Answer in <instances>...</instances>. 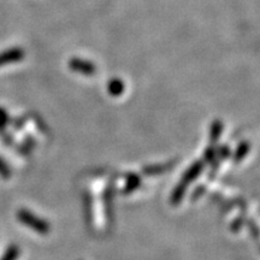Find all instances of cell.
<instances>
[{"label": "cell", "instance_id": "5", "mask_svg": "<svg viewBox=\"0 0 260 260\" xmlns=\"http://www.w3.org/2000/svg\"><path fill=\"white\" fill-rule=\"evenodd\" d=\"M124 90V84L121 80H112L111 82L109 84V92L112 94V95L118 96L121 95Z\"/></svg>", "mask_w": 260, "mask_h": 260}, {"label": "cell", "instance_id": "2", "mask_svg": "<svg viewBox=\"0 0 260 260\" xmlns=\"http://www.w3.org/2000/svg\"><path fill=\"white\" fill-rule=\"evenodd\" d=\"M69 67L73 71H76V73H80L83 75H92L94 74V71H95V67H94L90 61L79 59V58H74V59H71L69 63Z\"/></svg>", "mask_w": 260, "mask_h": 260}, {"label": "cell", "instance_id": "9", "mask_svg": "<svg viewBox=\"0 0 260 260\" xmlns=\"http://www.w3.org/2000/svg\"><path fill=\"white\" fill-rule=\"evenodd\" d=\"M17 255H18L17 247H11V248L8 249V252H6V254L4 255L3 260H16Z\"/></svg>", "mask_w": 260, "mask_h": 260}, {"label": "cell", "instance_id": "6", "mask_svg": "<svg viewBox=\"0 0 260 260\" xmlns=\"http://www.w3.org/2000/svg\"><path fill=\"white\" fill-rule=\"evenodd\" d=\"M223 132V124L222 122L219 121H216L212 124V126H211V141L216 142L217 140L219 139L220 134H222Z\"/></svg>", "mask_w": 260, "mask_h": 260}, {"label": "cell", "instance_id": "8", "mask_svg": "<svg viewBox=\"0 0 260 260\" xmlns=\"http://www.w3.org/2000/svg\"><path fill=\"white\" fill-rule=\"evenodd\" d=\"M139 186H140V178L138 176H130L128 180V183H126L125 186L124 191L125 193H130V191L136 189Z\"/></svg>", "mask_w": 260, "mask_h": 260}, {"label": "cell", "instance_id": "1", "mask_svg": "<svg viewBox=\"0 0 260 260\" xmlns=\"http://www.w3.org/2000/svg\"><path fill=\"white\" fill-rule=\"evenodd\" d=\"M17 216L18 219L21 220L24 225L31 228L32 230H35V232L39 234L45 235V234H47L48 230H50V225H48L44 219L39 218V217L32 214L31 212H29L27 210H21Z\"/></svg>", "mask_w": 260, "mask_h": 260}, {"label": "cell", "instance_id": "7", "mask_svg": "<svg viewBox=\"0 0 260 260\" xmlns=\"http://www.w3.org/2000/svg\"><path fill=\"white\" fill-rule=\"evenodd\" d=\"M248 151H249V145L247 144V142H243V144L240 145L235 153V161L236 162L241 161L242 159L246 157V154L248 153Z\"/></svg>", "mask_w": 260, "mask_h": 260}, {"label": "cell", "instance_id": "3", "mask_svg": "<svg viewBox=\"0 0 260 260\" xmlns=\"http://www.w3.org/2000/svg\"><path fill=\"white\" fill-rule=\"evenodd\" d=\"M203 169H204L203 161L194 162V164L191 165L189 169H188L186 174H184V176H183V178H182L181 182H183V183H186L188 186V184H189V182L194 181L195 178L199 176V175L201 174V171H203Z\"/></svg>", "mask_w": 260, "mask_h": 260}, {"label": "cell", "instance_id": "4", "mask_svg": "<svg viewBox=\"0 0 260 260\" xmlns=\"http://www.w3.org/2000/svg\"><path fill=\"white\" fill-rule=\"evenodd\" d=\"M187 184L183 183V182H180V184L176 187V189L174 190V193L171 195V204L172 205H178L182 198L184 197V193H186Z\"/></svg>", "mask_w": 260, "mask_h": 260}]
</instances>
